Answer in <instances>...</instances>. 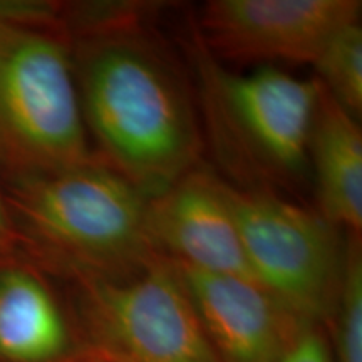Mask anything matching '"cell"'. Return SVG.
I'll use <instances>...</instances> for the list:
<instances>
[{"instance_id": "1", "label": "cell", "mask_w": 362, "mask_h": 362, "mask_svg": "<svg viewBox=\"0 0 362 362\" xmlns=\"http://www.w3.org/2000/svg\"><path fill=\"white\" fill-rule=\"evenodd\" d=\"M71 44L94 155L146 197L200 166L205 148L187 76L139 7H98Z\"/></svg>"}, {"instance_id": "2", "label": "cell", "mask_w": 362, "mask_h": 362, "mask_svg": "<svg viewBox=\"0 0 362 362\" xmlns=\"http://www.w3.org/2000/svg\"><path fill=\"white\" fill-rule=\"evenodd\" d=\"M188 56L216 160L243 189L293 188L309 180V138L320 86L275 66L240 74L208 52L194 27Z\"/></svg>"}, {"instance_id": "3", "label": "cell", "mask_w": 362, "mask_h": 362, "mask_svg": "<svg viewBox=\"0 0 362 362\" xmlns=\"http://www.w3.org/2000/svg\"><path fill=\"white\" fill-rule=\"evenodd\" d=\"M148 198L99 158L13 176L6 194L13 228L19 221L74 277H121L156 257L146 237Z\"/></svg>"}, {"instance_id": "4", "label": "cell", "mask_w": 362, "mask_h": 362, "mask_svg": "<svg viewBox=\"0 0 362 362\" xmlns=\"http://www.w3.org/2000/svg\"><path fill=\"white\" fill-rule=\"evenodd\" d=\"M93 160L71 42L29 8L0 7V165L13 178Z\"/></svg>"}, {"instance_id": "5", "label": "cell", "mask_w": 362, "mask_h": 362, "mask_svg": "<svg viewBox=\"0 0 362 362\" xmlns=\"http://www.w3.org/2000/svg\"><path fill=\"white\" fill-rule=\"evenodd\" d=\"M226 188L253 280L302 325H324L344 272L342 230L270 189Z\"/></svg>"}, {"instance_id": "6", "label": "cell", "mask_w": 362, "mask_h": 362, "mask_svg": "<svg viewBox=\"0 0 362 362\" xmlns=\"http://www.w3.org/2000/svg\"><path fill=\"white\" fill-rule=\"evenodd\" d=\"M76 279L89 356L104 362H220L171 260L156 255L121 277Z\"/></svg>"}, {"instance_id": "7", "label": "cell", "mask_w": 362, "mask_h": 362, "mask_svg": "<svg viewBox=\"0 0 362 362\" xmlns=\"http://www.w3.org/2000/svg\"><path fill=\"white\" fill-rule=\"evenodd\" d=\"M359 0H210L194 24L218 61L314 64L334 34L361 17Z\"/></svg>"}, {"instance_id": "8", "label": "cell", "mask_w": 362, "mask_h": 362, "mask_svg": "<svg viewBox=\"0 0 362 362\" xmlns=\"http://www.w3.org/2000/svg\"><path fill=\"white\" fill-rule=\"evenodd\" d=\"M146 237L175 264L253 280L226 181L202 166L148 198Z\"/></svg>"}, {"instance_id": "9", "label": "cell", "mask_w": 362, "mask_h": 362, "mask_svg": "<svg viewBox=\"0 0 362 362\" xmlns=\"http://www.w3.org/2000/svg\"><path fill=\"white\" fill-rule=\"evenodd\" d=\"M175 267L220 362H279L307 327L253 280Z\"/></svg>"}, {"instance_id": "10", "label": "cell", "mask_w": 362, "mask_h": 362, "mask_svg": "<svg viewBox=\"0 0 362 362\" xmlns=\"http://www.w3.org/2000/svg\"><path fill=\"white\" fill-rule=\"evenodd\" d=\"M307 158L315 210L346 233L361 235L362 131L356 117L324 90L312 124Z\"/></svg>"}, {"instance_id": "11", "label": "cell", "mask_w": 362, "mask_h": 362, "mask_svg": "<svg viewBox=\"0 0 362 362\" xmlns=\"http://www.w3.org/2000/svg\"><path fill=\"white\" fill-rule=\"evenodd\" d=\"M71 351V327L44 280L22 267L0 270V359L61 362Z\"/></svg>"}, {"instance_id": "12", "label": "cell", "mask_w": 362, "mask_h": 362, "mask_svg": "<svg viewBox=\"0 0 362 362\" xmlns=\"http://www.w3.org/2000/svg\"><path fill=\"white\" fill-rule=\"evenodd\" d=\"M315 81L330 99L356 119L362 112L361 22L342 27L315 59Z\"/></svg>"}, {"instance_id": "13", "label": "cell", "mask_w": 362, "mask_h": 362, "mask_svg": "<svg viewBox=\"0 0 362 362\" xmlns=\"http://www.w3.org/2000/svg\"><path fill=\"white\" fill-rule=\"evenodd\" d=\"M327 322L332 329L334 362H362V247L361 235H346V260L336 304Z\"/></svg>"}, {"instance_id": "14", "label": "cell", "mask_w": 362, "mask_h": 362, "mask_svg": "<svg viewBox=\"0 0 362 362\" xmlns=\"http://www.w3.org/2000/svg\"><path fill=\"white\" fill-rule=\"evenodd\" d=\"M279 362H334L324 325H307L302 329Z\"/></svg>"}, {"instance_id": "15", "label": "cell", "mask_w": 362, "mask_h": 362, "mask_svg": "<svg viewBox=\"0 0 362 362\" xmlns=\"http://www.w3.org/2000/svg\"><path fill=\"white\" fill-rule=\"evenodd\" d=\"M16 238V228H13L11 214H8L6 194L0 189V247L7 250Z\"/></svg>"}, {"instance_id": "16", "label": "cell", "mask_w": 362, "mask_h": 362, "mask_svg": "<svg viewBox=\"0 0 362 362\" xmlns=\"http://www.w3.org/2000/svg\"><path fill=\"white\" fill-rule=\"evenodd\" d=\"M86 362H104V361L96 359V357H93V356H88V361H86Z\"/></svg>"}, {"instance_id": "17", "label": "cell", "mask_w": 362, "mask_h": 362, "mask_svg": "<svg viewBox=\"0 0 362 362\" xmlns=\"http://www.w3.org/2000/svg\"><path fill=\"white\" fill-rule=\"evenodd\" d=\"M0 252H4V250H2V247H0Z\"/></svg>"}]
</instances>
